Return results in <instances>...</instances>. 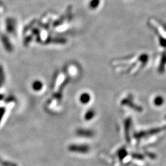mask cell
<instances>
[{"instance_id": "obj_3", "label": "cell", "mask_w": 166, "mask_h": 166, "mask_svg": "<svg viewBox=\"0 0 166 166\" xmlns=\"http://www.w3.org/2000/svg\"><path fill=\"white\" fill-rule=\"evenodd\" d=\"M94 114H95V113L93 111H89L87 113L86 116H85V119L86 120H90L92 118L94 117Z\"/></svg>"}, {"instance_id": "obj_7", "label": "cell", "mask_w": 166, "mask_h": 166, "mask_svg": "<svg viewBox=\"0 0 166 166\" xmlns=\"http://www.w3.org/2000/svg\"><path fill=\"white\" fill-rule=\"evenodd\" d=\"M161 100H162L161 98L159 97V98H156V100H155V102L158 103V105H160V103H161V101H162Z\"/></svg>"}, {"instance_id": "obj_1", "label": "cell", "mask_w": 166, "mask_h": 166, "mask_svg": "<svg viewBox=\"0 0 166 166\" xmlns=\"http://www.w3.org/2000/svg\"><path fill=\"white\" fill-rule=\"evenodd\" d=\"M68 149L71 152L86 153L89 151V147L87 145H71L69 146Z\"/></svg>"}, {"instance_id": "obj_6", "label": "cell", "mask_w": 166, "mask_h": 166, "mask_svg": "<svg viewBox=\"0 0 166 166\" xmlns=\"http://www.w3.org/2000/svg\"><path fill=\"white\" fill-rule=\"evenodd\" d=\"M5 113V109L4 108H0V121L3 118V116Z\"/></svg>"}, {"instance_id": "obj_5", "label": "cell", "mask_w": 166, "mask_h": 166, "mask_svg": "<svg viewBox=\"0 0 166 166\" xmlns=\"http://www.w3.org/2000/svg\"><path fill=\"white\" fill-rule=\"evenodd\" d=\"M125 154H126V152L124 149H120L118 152V156L120 158V159H123V158H124Z\"/></svg>"}, {"instance_id": "obj_8", "label": "cell", "mask_w": 166, "mask_h": 166, "mask_svg": "<svg viewBox=\"0 0 166 166\" xmlns=\"http://www.w3.org/2000/svg\"><path fill=\"white\" fill-rule=\"evenodd\" d=\"M3 99V96H2V95H0V100H1V99Z\"/></svg>"}, {"instance_id": "obj_2", "label": "cell", "mask_w": 166, "mask_h": 166, "mask_svg": "<svg viewBox=\"0 0 166 166\" xmlns=\"http://www.w3.org/2000/svg\"><path fill=\"white\" fill-rule=\"evenodd\" d=\"M76 134L83 137H92L94 135V132L90 130L79 129L76 130Z\"/></svg>"}, {"instance_id": "obj_4", "label": "cell", "mask_w": 166, "mask_h": 166, "mask_svg": "<svg viewBox=\"0 0 166 166\" xmlns=\"http://www.w3.org/2000/svg\"><path fill=\"white\" fill-rule=\"evenodd\" d=\"M4 80V72L2 66H0V86L2 84Z\"/></svg>"}]
</instances>
